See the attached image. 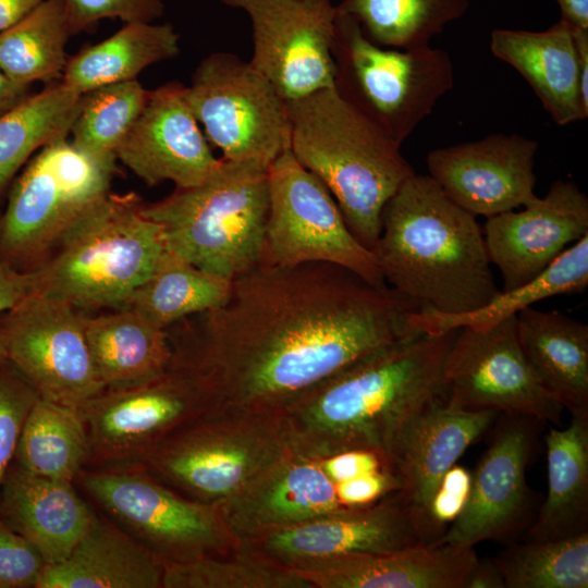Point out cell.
<instances>
[{"label": "cell", "instance_id": "cell-41", "mask_svg": "<svg viewBox=\"0 0 588 588\" xmlns=\"http://www.w3.org/2000/svg\"><path fill=\"white\" fill-rule=\"evenodd\" d=\"M38 399L36 390L10 360L0 363V492L25 420Z\"/></svg>", "mask_w": 588, "mask_h": 588}, {"label": "cell", "instance_id": "cell-47", "mask_svg": "<svg viewBox=\"0 0 588 588\" xmlns=\"http://www.w3.org/2000/svg\"><path fill=\"white\" fill-rule=\"evenodd\" d=\"M465 588H505L503 577L493 559L478 558L470 571Z\"/></svg>", "mask_w": 588, "mask_h": 588}, {"label": "cell", "instance_id": "cell-33", "mask_svg": "<svg viewBox=\"0 0 588 588\" xmlns=\"http://www.w3.org/2000/svg\"><path fill=\"white\" fill-rule=\"evenodd\" d=\"M79 97L60 79L0 117V201L19 171L41 147L68 137Z\"/></svg>", "mask_w": 588, "mask_h": 588}, {"label": "cell", "instance_id": "cell-19", "mask_svg": "<svg viewBox=\"0 0 588 588\" xmlns=\"http://www.w3.org/2000/svg\"><path fill=\"white\" fill-rule=\"evenodd\" d=\"M487 218L485 244L503 291L540 274L571 243L588 234V197L572 181H554L543 197Z\"/></svg>", "mask_w": 588, "mask_h": 588}, {"label": "cell", "instance_id": "cell-32", "mask_svg": "<svg viewBox=\"0 0 588 588\" xmlns=\"http://www.w3.org/2000/svg\"><path fill=\"white\" fill-rule=\"evenodd\" d=\"M587 286L588 234L567 247L536 278L510 291L500 292L485 306L463 314L420 309L413 317V326L417 331L430 334L463 327L487 329L539 301L556 295L583 293Z\"/></svg>", "mask_w": 588, "mask_h": 588}, {"label": "cell", "instance_id": "cell-24", "mask_svg": "<svg viewBox=\"0 0 588 588\" xmlns=\"http://www.w3.org/2000/svg\"><path fill=\"white\" fill-rule=\"evenodd\" d=\"M497 415L494 411L456 408L444 399L421 413L404 432L393 462L400 491L428 527V505L441 478Z\"/></svg>", "mask_w": 588, "mask_h": 588}, {"label": "cell", "instance_id": "cell-8", "mask_svg": "<svg viewBox=\"0 0 588 588\" xmlns=\"http://www.w3.org/2000/svg\"><path fill=\"white\" fill-rule=\"evenodd\" d=\"M332 58L335 90L401 146L454 87V66L445 50L379 46L342 13Z\"/></svg>", "mask_w": 588, "mask_h": 588}, {"label": "cell", "instance_id": "cell-18", "mask_svg": "<svg viewBox=\"0 0 588 588\" xmlns=\"http://www.w3.org/2000/svg\"><path fill=\"white\" fill-rule=\"evenodd\" d=\"M537 140L494 133L436 148L427 155L431 176L457 205L486 218L525 206L535 193Z\"/></svg>", "mask_w": 588, "mask_h": 588}, {"label": "cell", "instance_id": "cell-6", "mask_svg": "<svg viewBox=\"0 0 588 588\" xmlns=\"http://www.w3.org/2000/svg\"><path fill=\"white\" fill-rule=\"evenodd\" d=\"M135 193H109L33 271L37 292L82 311L125 307L166 249L161 226Z\"/></svg>", "mask_w": 588, "mask_h": 588}, {"label": "cell", "instance_id": "cell-12", "mask_svg": "<svg viewBox=\"0 0 588 588\" xmlns=\"http://www.w3.org/2000/svg\"><path fill=\"white\" fill-rule=\"evenodd\" d=\"M268 182L262 266L326 262L387 285L372 252L352 234L329 189L290 149L269 166Z\"/></svg>", "mask_w": 588, "mask_h": 588}, {"label": "cell", "instance_id": "cell-14", "mask_svg": "<svg viewBox=\"0 0 588 588\" xmlns=\"http://www.w3.org/2000/svg\"><path fill=\"white\" fill-rule=\"evenodd\" d=\"M87 438L85 468L142 465L183 424L208 412L198 387L169 367L125 388L105 389L81 409Z\"/></svg>", "mask_w": 588, "mask_h": 588}, {"label": "cell", "instance_id": "cell-43", "mask_svg": "<svg viewBox=\"0 0 588 588\" xmlns=\"http://www.w3.org/2000/svg\"><path fill=\"white\" fill-rule=\"evenodd\" d=\"M46 566L40 552L0 517V588H36Z\"/></svg>", "mask_w": 588, "mask_h": 588}, {"label": "cell", "instance_id": "cell-27", "mask_svg": "<svg viewBox=\"0 0 588 588\" xmlns=\"http://www.w3.org/2000/svg\"><path fill=\"white\" fill-rule=\"evenodd\" d=\"M164 565L113 520L95 513L68 558L47 565L36 588H162Z\"/></svg>", "mask_w": 588, "mask_h": 588}, {"label": "cell", "instance_id": "cell-16", "mask_svg": "<svg viewBox=\"0 0 588 588\" xmlns=\"http://www.w3.org/2000/svg\"><path fill=\"white\" fill-rule=\"evenodd\" d=\"M248 16L249 62L292 101L333 87L332 45L338 20L332 0H220Z\"/></svg>", "mask_w": 588, "mask_h": 588}, {"label": "cell", "instance_id": "cell-44", "mask_svg": "<svg viewBox=\"0 0 588 588\" xmlns=\"http://www.w3.org/2000/svg\"><path fill=\"white\" fill-rule=\"evenodd\" d=\"M470 488L471 473L463 466L453 465L441 478L427 510V519L434 541L463 513Z\"/></svg>", "mask_w": 588, "mask_h": 588}, {"label": "cell", "instance_id": "cell-39", "mask_svg": "<svg viewBox=\"0 0 588 588\" xmlns=\"http://www.w3.org/2000/svg\"><path fill=\"white\" fill-rule=\"evenodd\" d=\"M493 560L505 588H587L588 531L513 544Z\"/></svg>", "mask_w": 588, "mask_h": 588}, {"label": "cell", "instance_id": "cell-26", "mask_svg": "<svg viewBox=\"0 0 588 588\" xmlns=\"http://www.w3.org/2000/svg\"><path fill=\"white\" fill-rule=\"evenodd\" d=\"M95 512L73 482L9 467L0 492V517L42 555L47 565L68 558L87 530Z\"/></svg>", "mask_w": 588, "mask_h": 588}, {"label": "cell", "instance_id": "cell-20", "mask_svg": "<svg viewBox=\"0 0 588 588\" xmlns=\"http://www.w3.org/2000/svg\"><path fill=\"white\" fill-rule=\"evenodd\" d=\"M121 161L149 186L200 184L219 166L185 97V86L167 83L150 90L139 117L121 143Z\"/></svg>", "mask_w": 588, "mask_h": 588}, {"label": "cell", "instance_id": "cell-23", "mask_svg": "<svg viewBox=\"0 0 588 588\" xmlns=\"http://www.w3.org/2000/svg\"><path fill=\"white\" fill-rule=\"evenodd\" d=\"M474 547L424 543L350 555L295 571L313 588H465Z\"/></svg>", "mask_w": 588, "mask_h": 588}, {"label": "cell", "instance_id": "cell-36", "mask_svg": "<svg viewBox=\"0 0 588 588\" xmlns=\"http://www.w3.org/2000/svg\"><path fill=\"white\" fill-rule=\"evenodd\" d=\"M57 0H44L25 17L0 32V70L13 81L46 85L60 81L72 36Z\"/></svg>", "mask_w": 588, "mask_h": 588}, {"label": "cell", "instance_id": "cell-50", "mask_svg": "<svg viewBox=\"0 0 588 588\" xmlns=\"http://www.w3.org/2000/svg\"><path fill=\"white\" fill-rule=\"evenodd\" d=\"M574 36L579 57L581 101L588 110V29L574 27Z\"/></svg>", "mask_w": 588, "mask_h": 588}, {"label": "cell", "instance_id": "cell-9", "mask_svg": "<svg viewBox=\"0 0 588 588\" xmlns=\"http://www.w3.org/2000/svg\"><path fill=\"white\" fill-rule=\"evenodd\" d=\"M114 170L76 149L68 137L41 147L12 181L0 221V259L30 272L110 193Z\"/></svg>", "mask_w": 588, "mask_h": 588}, {"label": "cell", "instance_id": "cell-15", "mask_svg": "<svg viewBox=\"0 0 588 588\" xmlns=\"http://www.w3.org/2000/svg\"><path fill=\"white\" fill-rule=\"evenodd\" d=\"M443 381L445 402L456 408L560 422L563 406L542 388L526 359L516 315L487 329H457Z\"/></svg>", "mask_w": 588, "mask_h": 588}, {"label": "cell", "instance_id": "cell-42", "mask_svg": "<svg viewBox=\"0 0 588 588\" xmlns=\"http://www.w3.org/2000/svg\"><path fill=\"white\" fill-rule=\"evenodd\" d=\"M73 35L91 29L105 19L155 22L164 13L162 0H57Z\"/></svg>", "mask_w": 588, "mask_h": 588}, {"label": "cell", "instance_id": "cell-52", "mask_svg": "<svg viewBox=\"0 0 588 588\" xmlns=\"http://www.w3.org/2000/svg\"><path fill=\"white\" fill-rule=\"evenodd\" d=\"M8 360L5 345L0 333V363Z\"/></svg>", "mask_w": 588, "mask_h": 588}, {"label": "cell", "instance_id": "cell-51", "mask_svg": "<svg viewBox=\"0 0 588 588\" xmlns=\"http://www.w3.org/2000/svg\"><path fill=\"white\" fill-rule=\"evenodd\" d=\"M562 20L573 27L588 29V0H555Z\"/></svg>", "mask_w": 588, "mask_h": 588}, {"label": "cell", "instance_id": "cell-30", "mask_svg": "<svg viewBox=\"0 0 588 588\" xmlns=\"http://www.w3.org/2000/svg\"><path fill=\"white\" fill-rule=\"evenodd\" d=\"M548 492L529 540L588 531V416H572L565 429L546 436Z\"/></svg>", "mask_w": 588, "mask_h": 588}, {"label": "cell", "instance_id": "cell-45", "mask_svg": "<svg viewBox=\"0 0 588 588\" xmlns=\"http://www.w3.org/2000/svg\"><path fill=\"white\" fill-rule=\"evenodd\" d=\"M321 463L327 474L336 483L381 469L395 470L385 456L369 450H350L321 455Z\"/></svg>", "mask_w": 588, "mask_h": 588}, {"label": "cell", "instance_id": "cell-38", "mask_svg": "<svg viewBox=\"0 0 588 588\" xmlns=\"http://www.w3.org/2000/svg\"><path fill=\"white\" fill-rule=\"evenodd\" d=\"M149 94L137 79L82 94L70 130L72 145L115 171L118 148L143 111Z\"/></svg>", "mask_w": 588, "mask_h": 588}, {"label": "cell", "instance_id": "cell-22", "mask_svg": "<svg viewBox=\"0 0 588 588\" xmlns=\"http://www.w3.org/2000/svg\"><path fill=\"white\" fill-rule=\"evenodd\" d=\"M345 510L321 455L293 446L221 512L236 538L248 541Z\"/></svg>", "mask_w": 588, "mask_h": 588}, {"label": "cell", "instance_id": "cell-34", "mask_svg": "<svg viewBox=\"0 0 588 588\" xmlns=\"http://www.w3.org/2000/svg\"><path fill=\"white\" fill-rule=\"evenodd\" d=\"M87 458L88 438L79 409L39 396L25 420L15 464L36 476L73 482Z\"/></svg>", "mask_w": 588, "mask_h": 588}, {"label": "cell", "instance_id": "cell-49", "mask_svg": "<svg viewBox=\"0 0 588 588\" xmlns=\"http://www.w3.org/2000/svg\"><path fill=\"white\" fill-rule=\"evenodd\" d=\"M44 0H0V32L25 17Z\"/></svg>", "mask_w": 588, "mask_h": 588}, {"label": "cell", "instance_id": "cell-28", "mask_svg": "<svg viewBox=\"0 0 588 588\" xmlns=\"http://www.w3.org/2000/svg\"><path fill=\"white\" fill-rule=\"evenodd\" d=\"M523 353L542 388L572 416H588V326L558 310L516 315Z\"/></svg>", "mask_w": 588, "mask_h": 588}, {"label": "cell", "instance_id": "cell-7", "mask_svg": "<svg viewBox=\"0 0 588 588\" xmlns=\"http://www.w3.org/2000/svg\"><path fill=\"white\" fill-rule=\"evenodd\" d=\"M292 448L283 414L208 411L171 432L139 466L179 494L221 510Z\"/></svg>", "mask_w": 588, "mask_h": 588}, {"label": "cell", "instance_id": "cell-3", "mask_svg": "<svg viewBox=\"0 0 588 588\" xmlns=\"http://www.w3.org/2000/svg\"><path fill=\"white\" fill-rule=\"evenodd\" d=\"M371 252L385 284L421 309L468 313L501 292L476 216L429 175L413 174L388 200Z\"/></svg>", "mask_w": 588, "mask_h": 588}, {"label": "cell", "instance_id": "cell-1", "mask_svg": "<svg viewBox=\"0 0 588 588\" xmlns=\"http://www.w3.org/2000/svg\"><path fill=\"white\" fill-rule=\"evenodd\" d=\"M420 306L326 262L258 266L217 308L167 329L169 367L198 387L208 411L283 414L308 390L417 331Z\"/></svg>", "mask_w": 588, "mask_h": 588}, {"label": "cell", "instance_id": "cell-2", "mask_svg": "<svg viewBox=\"0 0 588 588\" xmlns=\"http://www.w3.org/2000/svg\"><path fill=\"white\" fill-rule=\"evenodd\" d=\"M456 332L415 331L308 390L283 413L292 445L322 456L375 451L394 467L404 432L445 399L443 365Z\"/></svg>", "mask_w": 588, "mask_h": 588}, {"label": "cell", "instance_id": "cell-17", "mask_svg": "<svg viewBox=\"0 0 588 588\" xmlns=\"http://www.w3.org/2000/svg\"><path fill=\"white\" fill-rule=\"evenodd\" d=\"M271 561L303 569L355 554L383 553L433 542L427 523L401 491L241 541Z\"/></svg>", "mask_w": 588, "mask_h": 588}, {"label": "cell", "instance_id": "cell-4", "mask_svg": "<svg viewBox=\"0 0 588 588\" xmlns=\"http://www.w3.org/2000/svg\"><path fill=\"white\" fill-rule=\"evenodd\" d=\"M289 149L335 199L356 240L371 250L388 200L415 171L401 145L334 87L287 101Z\"/></svg>", "mask_w": 588, "mask_h": 588}, {"label": "cell", "instance_id": "cell-40", "mask_svg": "<svg viewBox=\"0 0 588 588\" xmlns=\"http://www.w3.org/2000/svg\"><path fill=\"white\" fill-rule=\"evenodd\" d=\"M162 588H313L295 571L241 542L234 550L164 565Z\"/></svg>", "mask_w": 588, "mask_h": 588}, {"label": "cell", "instance_id": "cell-5", "mask_svg": "<svg viewBox=\"0 0 588 588\" xmlns=\"http://www.w3.org/2000/svg\"><path fill=\"white\" fill-rule=\"evenodd\" d=\"M268 169L255 161L221 158L200 184L144 203L142 212L161 226L168 250L233 281L261 265Z\"/></svg>", "mask_w": 588, "mask_h": 588}, {"label": "cell", "instance_id": "cell-53", "mask_svg": "<svg viewBox=\"0 0 588 588\" xmlns=\"http://www.w3.org/2000/svg\"><path fill=\"white\" fill-rule=\"evenodd\" d=\"M2 211L0 210V221H1Z\"/></svg>", "mask_w": 588, "mask_h": 588}, {"label": "cell", "instance_id": "cell-31", "mask_svg": "<svg viewBox=\"0 0 588 588\" xmlns=\"http://www.w3.org/2000/svg\"><path fill=\"white\" fill-rule=\"evenodd\" d=\"M179 52L180 36L171 24L128 22L110 37L68 58L61 81L82 95L136 79L144 69L175 58Z\"/></svg>", "mask_w": 588, "mask_h": 588}, {"label": "cell", "instance_id": "cell-48", "mask_svg": "<svg viewBox=\"0 0 588 588\" xmlns=\"http://www.w3.org/2000/svg\"><path fill=\"white\" fill-rule=\"evenodd\" d=\"M30 95L28 85L13 81L0 70V117L19 106Z\"/></svg>", "mask_w": 588, "mask_h": 588}, {"label": "cell", "instance_id": "cell-25", "mask_svg": "<svg viewBox=\"0 0 588 588\" xmlns=\"http://www.w3.org/2000/svg\"><path fill=\"white\" fill-rule=\"evenodd\" d=\"M490 50L519 73L558 125L588 118L581 101L579 57L571 24L561 19L540 32L497 28L490 36Z\"/></svg>", "mask_w": 588, "mask_h": 588}, {"label": "cell", "instance_id": "cell-35", "mask_svg": "<svg viewBox=\"0 0 588 588\" xmlns=\"http://www.w3.org/2000/svg\"><path fill=\"white\" fill-rule=\"evenodd\" d=\"M232 281L210 274L164 249L125 307L167 330L180 320L222 305Z\"/></svg>", "mask_w": 588, "mask_h": 588}, {"label": "cell", "instance_id": "cell-46", "mask_svg": "<svg viewBox=\"0 0 588 588\" xmlns=\"http://www.w3.org/2000/svg\"><path fill=\"white\" fill-rule=\"evenodd\" d=\"M35 289L36 281L33 271L16 270L0 259V314L35 292Z\"/></svg>", "mask_w": 588, "mask_h": 588}, {"label": "cell", "instance_id": "cell-29", "mask_svg": "<svg viewBox=\"0 0 588 588\" xmlns=\"http://www.w3.org/2000/svg\"><path fill=\"white\" fill-rule=\"evenodd\" d=\"M88 346L106 389L138 384L162 375L171 346L163 330L130 307L84 314Z\"/></svg>", "mask_w": 588, "mask_h": 588}, {"label": "cell", "instance_id": "cell-21", "mask_svg": "<svg viewBox=\"0 0 588 588\" xmlns=\"http://www.w3.org/2000/svg\"><path fill=\"white\" fill-rule=\"evenodd\" d=\"M505 416L471 473L465 510L436 543L475 547L486 540L505 538L523 523L529 500L526 470L532 449L534 419Z\"/></svg>", "mask_w": 588, "mask_h": 588}, {"label": "cell", "instance_id": "cell-13", "mask_svg": "<svg viewBox=\"0 0 588 588\" xmlns=\"http://www.w3.org/2000/svg\"><path fill=\"white\" fill-rule=\"evenodd\" d=\"M10 360L41 399L81 409L106 388L85 334L84 313L59 297L33 292L0 314Z\"/></svg>", "mask_w": 588, "mask_h": 588}, {"label": "cell", "instance_id": "cell-37", "mask_svg": "<svg viewBox=\"0 0 588 588\" xmlns=\"http://www.w3.org/2000/svg\"><path fill=\"white\" fill-rule=\"evenodd\" d=\"M470 0H342L339 13L350 15L375 44L395 49L428 46Z\"/></svg>", "mask_w": 588, "mask_h": 588}, {"label": "cell", "instance_id": "cell-11", "mask_svg": "<svg viewBox=\"0 0 588 588\" xmlns=\"http://www.w3.org/2000/svg\"><path fill=\"white\" fill-rule=\"evenodd\" d=\"M187 103L222 159L269 167L290 145L287 101L249 61L213 52L197 65Z\"/></svg>", "mask_w": 588, "mask_h": 588}, {"label": "cell", "instance_id": "cell-10", "mask_svg": "<svg viewBox=\"0 0 588 588\" xmlns=\"http://www.w3.org/2000/svg\"><path fill=\"white\" fill-rule=\"evenodd\" d=\"M76 480L111 520L164 564L228 553L241 543L220 509L179 494L139 465L83 468Z\"/></svg>", "mask_w": 588, "mask_h": 588}]
</instances>
